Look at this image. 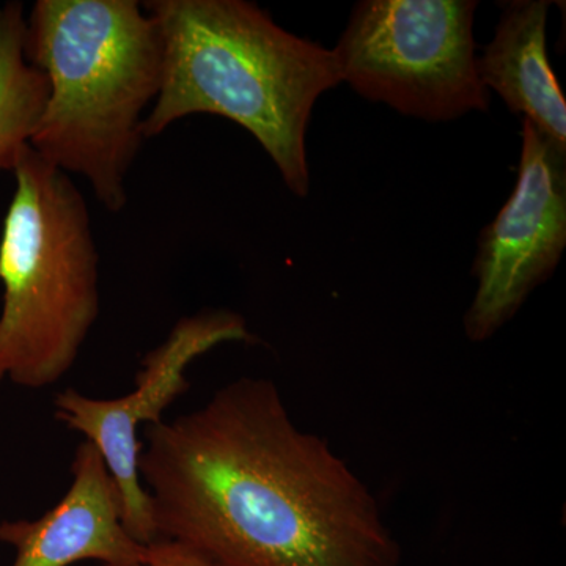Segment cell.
<instances>
[{"label":"cell","mask_w":566,"mask_h":566,"mask_svg":"<svg viewBox=\"0 0 566 566\" xmlns=\"http://www.w3.org/2000/svg\"><path fill=\"white\" fill-rule=\"evenodd\" d=\"M139 475L158 538L212 565L403 566L375 495L270 379L145 427Z\"/></svg>","instance_id":"6da1fadb"},{"label":"cell","mask_w":566,"mask_h":566,"mask_svg":"<svg viewBox=\"0 0 566 566\" xmlns=\"http://www.w3.org/2000/svg\"><path fill=\"white\" fill-rule=\"evenodd\" d=\"M164 46L145 139L196 114L251 133L297 197L311 191L305 133L316 99L340 84L333 51L293 35L245 0H151Z\"/></svg>","instance_id":"7a4b0ae2"},{"label":"cell","mask_w":566,"mask_h":566,"mask_svg":"<svg viewBox=\"0 0 566 566\" xmlns=\"http://www.w3.org/2000/svg\"><path fill=\"white\" fill-rule=\"evenodd\" d=\"M24 54L50 85L31 147L120 212L142 123L161 91L158 24L137 0H39L25 17Z\"/></svg>","instance_id":"3957f363"},{"label":"cell","mask_w":566,"mask_h":566,"mask_svg":"<svg viewBox=\"0 0 566 566\" xmlns=\"http://www.w3.org/2000/svg\"><path fill=\"white\" fill-rule=\"evenodd\" d=\"M0 234V382L46 389L69 375L99 315L87 202L31 145L13 169Z\"/></svg>","instance_id":"277c9868"},{"label":"cell","mask_w":566,"mask_h":566,"mask_svg":"<svg viewBox=\"0 0 566 566\" xmlns=\"http://www.w3.org/2000/svg\"><path fill=\"white\" fill-rule=\"evenodd\" d=\"M474 0H364L333 51L342 82L427 122L490 109L475 55Z\"/></svg>","instance_id":"5b68a950"},{"label":"cell","mask_w":566,"mask_h":566,"mask_svg":"<svg viewBox=\"0 0 566 566\" xmlns=\"http://www.w3.org/2000/svg\"><path fill=\"white\" fill-rule=\"evenodd\" d=\"M251 340L243 316L232 311L200 312L181 318L161 345L145 354L132 392L93 398L66 389L55 395V419L85 436L102 453L120 495L125 526L142 545L159 538L139 475V428L163 422L164 411L189 389L186 370L197 357L229 342Z\"/></svg>","instance_id":"8992f818"},{"label":"cell","mask_w":566,"mask_h":566,"mask_svg":"<svg viewBox=\"0 0 566 566\" xmlns=\"http://www.w3.org/2000/svg\"><path fill=\"white\" fill-rule=\"evenodd\" d=\"M515 191L479 238L465 335L485 342L551 277L566 248V147L523 122Z\"/></svg>","instance_id":"52a82bcc"},{"label":"cell","mask_w":566,"mask_h":566,"mask_svg":"<svg viewBox=\"0 0 566 566\" xmlns=\"http://www.w3.org/2000/svg\"><path fill=\"white\" fill-rule=\"evenodd\" d=\"M71 485L59 504L39 520L2 521L0 542L14 549L11 566H142L147 546L123 521L120 495L95 446H77Z\"/></svg>","instance_id":"ba28073f"},{"label":"cell","mask_w":566,"mask_h":566,"mask_svg":"<svg viewBox=\"0 0 566 566\" xmlns=\"http://www.w3.org/2000/svg\"><path fill=\"white\" fill-rule=\"evenodd\" d=\"M502 7L494 39L479 57L488 92L551 140L566 147V102L547 55L551 2L513 0Z\"/></svg>","instance_id":"9c48e42d"},{"label":"cell","mask_w":566,"mask_h":566,"mask_svg":"<svg viewBox=\"0 0 566 566\" xmlns=\"http://www.w3.org/2000/svg\"><path fill=\"white\" fill-rule=\"evenodd\" d=\"M21 2L0 7V174L13 172L46 106V77L24 54Z\"/></svg>","instance_id":"30bf717a"},{"label":"cell","mask_w":566,"mask_h":566,"mask_svg":"<svg viewBox=\"0 0 566 566\" xmlns=\"http://www.w3.org/2000/svg\"><path fill=\"white\" fill-rule=\"evenodd\" d=\"M142 566H216L196 551L170 539H156L147 545Z\"/></svg>","instance_id":"8fae6325"}]
</instances>
